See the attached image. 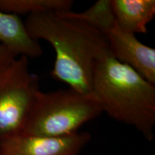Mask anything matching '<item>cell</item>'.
<instances>
[{
  "instance_id": "9",
  "label": "cell",
  "mask_w": 155,
  "mask_h": 155,
  "mask_svg": "<svg viewBox=\"0 0 155 155\" xmlns=\"http://www.w3.org/2000/svg\"><path fill=\"white\" fill-rule=\"evenodd\" d=\"M71 0H0V10L15 15H34L71 10Z\"/></svg>"
},
{
  "instance_id": "7",
  "label": "cell",
  "mask_w": 155,
  "mask_h": 155,
  "mask_svg": "<svg viewBox=\"0 0 155 155\" xmlns=\"http://www.w3.org/2000/svg\"><path fill=\"white\" fill-rule=\"evenodd\" d=\"M0 44L15 55L38 58L43 53L38 41L31 38L18 15L0 10Z\"/></svg>"
},
{
  "instance_id": "10",
  "label": "cell",
  "mask_w": 155,
  "mask_h": 155,
  "mask_svg": "<svg viewBox=\"0 0 155 155\" xmlns=\"http://www.w3.org/2000/svg\"><path fill=\"white\" fill-rule=\"evenodd\" d=\"M17 56L3 45L0 44V72L10 65Z\"/></svg>"
},
{
  "instance_id": "6",
  "label": "cell",
  "mask_w": 155,
  "mask_h": 155,
  "mask_svg": "<svg viewBox=\"0 0 155 155\" xmlns=\"http://www.w3.org/2000/svg\"><path fill=\"white\" fill-rule=\"evenodd\" d=\"M88 132L61 137L21 134L0 141L3 155H79L90 141Z\"/></svg>"
},
{
  "instance_id": "3",
  "label": "cell",
  "mask_w": 155,
  "mask_h": 155,
  "mask_svg": "<svg viewBox=\"0 0 155 155\" xmlns=\"http://www.w3.org/2000/svg\"><path fill=\"white\" fill-rule=\"evenodd\" d=\"M102 112L99 101L93 92L82 94L69 88L44 93L38 89L22 134L48 137L72 135Z\"/></svg>"
},
{
  "instance_id": "8",
  "label": "cell",
  "mask_w": 155,
  "mask_h": 155,
  "mask_svg": "<svg viewBox=\"0 0 155 155\" xmlns=\"http://www.w3.org/2000/svg\"><path fill=\"white\" fill-rule=\"evenodd\" d=\"M114 16L119 26L136 35L146 34L155 15L154 0H111Z\"/></svg>"
},
{
  "instance_id": "5",
  "label": "cell",
  "mask_w": 155,
  "mask_h": 155,
  "mask_svg": "<svg viewBox=\"0 0 155 155\" xmlns=\"http://www.w3.org/2000/svg\"><path fill=\"white\" fill-rule=\"evenodd\" d=\"M38 79L25 56L0 72V141L22 134L39 89Z\"/></svg>"
},
{
  "instance_id": "4",
  "label": "cell",
  "mask_w": 155,
  "mask_h": 155,
  "mask_svg": "<svg viewBox=\"0 0 155 155\" xmlns=\"http://www.w3.org/2000/svg\"><path fill=\"white\" fill-rule=\"evenodd\" d=\"M69 14L101 32L115 59L155 84V50L119 26L112 12L111 0H99L83 12L70 11Z\"/></svg>"
},
{
  "instance_id": "2",
  "label": "cell",
  "mask_w": 155,
  "mask_h": 155,
  "mask_svg": "<svg viewBox=\"0 0 155 155\" xmlns=\"http://www.w3.org/2000/svg\"><path fill=\"white\" fill-rule=\"evenodd\" d=\"M92 92L112 119L131 126L147 140L154 139L155 87L108 53L96 62Z\"/></svg>"
},
{
  "instance_id": "11",
  "label": "cell",
  "mask_w": 155,
  "mask_h": 155,
  "mask_svg": "<svg viewBox=\"0 0 155 155\" xmlns=\"http://www.w3.org/2000/svg\"><path fill=\"white\" fill-rule=\"evenodd\" d=\"M0 155H3V154H2V153H1V152H0Z\"/></svg>"
},
{
  "instance_id": "1",
  "label": "cell",
  "mask_w": 155,
  "mask_h": 155,
  "mask_svg": "<svg viewBox=\"0 0 155 155\" xmlns=\"http://www.w3.org/2000/svg\"><path fill=\"white\" fill-rule=\"evenodd\" d=\"M68 12L30 15L24 23L31 38L45 40L55 50L50 75L70 88L90 94L96 62L109 48L101 32Z\"/></svg>"
}]
</instances>
